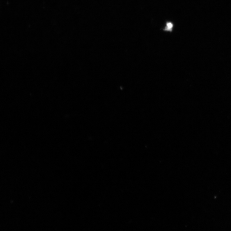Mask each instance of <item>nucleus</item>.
Listing matches in <instances>:
<instances>
[{
	"label": "nucleus",
	"instance_id": "obj_1",
	"mask_svg": "<svg viewBox=\"0 0 231 231\" xmlns=\"http://www.w3.org/2000/svg\"><path fill=\"white\" fill-rule=\"evenodd\" d=\"M173 26V25L172 23L170 22L167 23L166 27L165 30L167 31H171Z\"/></svg>",
	"mask_w": 231,
	"mask_h": 231
}]
</instances>
